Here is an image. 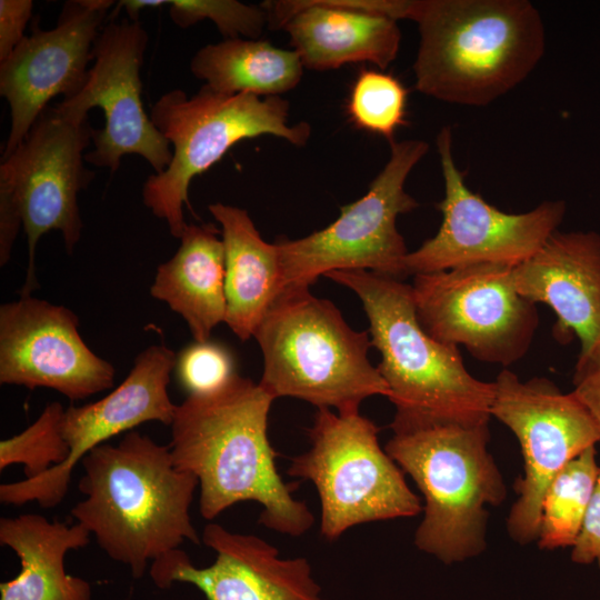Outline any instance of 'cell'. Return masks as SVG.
Here are the masks:
<instances>
[{
	"label": "cell",
	"mask_w": 600,
	"mask_h": 600,
	"mask_svg": "<svg viewBox=\"0 0 600 600\" xmlns=\"http://www.w3.org/2000/svg\"><path fill=\"white\" fill-rule=\"evenodd\" d=\"M273 400L238 373L213 392L189 394L176 404L169 447L174 466L198 480L204 519L213 520L238 502L256 501L262 508L260 524L300 537L314 518L278 472L268 438Z\"/></svg>",
	"instance_id": "6da1fadb"
},
{
	"label": "cell",
	"mask_w": 600,
	"mask_h": 600,
	"mask_svg": "<svg viewBox=\"0 0 600 600\" xmlns=\"http://www.w3.org/2000/svg\"><path fill=\"white\" fill-rule=\"evenodd\" d=\"M86 498L72 518L93 534L107 556L134 579L184 541L200 543L190 507L198 480L179 470L170 447L129 431L118 444L92 449L80 461Z\"/></svg>",
	"instance_id": "7a4b0ae2"
},
{
	"label": "cell",
	"mask_w": 600,
	"mask_h": 600,
	"mask_svg": "<svg viewBox=\"0 0 600 600\" xmlns=\"http://www.w3.org/2000/svg\"><path fill=\"white\" fill-rule=\"evenodd\" d=\"M414 87L437 100L487 106L521 83L546 48L539 10L527 0H417Z\"/></svg>",
	"instance_id": "3957f363"
},
{
	"label": "cell",
	"mask_w": 600,
	"mask_h": 600,
	"mask_svg": "<svg viewBox=\"0 0 600 600\" xmlns=\"http://www.w3.org/2000/svg\"><path fill=\"white\" fill-rule=\"evenodd\" d=\"M387 453L423 496L414 546L446 564L487 548L489 512L507 498L503 477L488 449L489 422L393 417Z\"/></svg>",
	"instance_id": "277c9868"
},
{
	"label": "cell",
	"mask_w": 600,
	"mask_h": 600,
	"mask_svg": "<svg viewBox=\"0 0 600 600\" xmlns=\"http://www.w3.org/2000/svg\"><path fill=\"white\" fill-rule=\"evenodd\" d=\"M353 291L369 321L377 366L396 408L394 417L489 422L493 382L473 377L457 346L431 337L420 324L411 284L366 270L327 273Z\"/></svg>",
	"instance_id": "5b68a950"
},
{
	"label": "cell",
	"mask_w": 600,
	"mask_h": 600,
	"mask_svg": "<svg viewBox=\"0 0 600 600\" xmlns=\"http://www.w3.org/2000/svg\"><path fill=\"white\" fill-rule=\"evenodd\" d=\"M253 337L263 357L258 383L273 399L292 397L352 413L369 397H390L368 358L369 332L353 330L331 301L309 288L284 289Z\"/></svg>",
	"instance_id": "8992f818"
},
{
	"label": "cell",
	"mask_w": 600,
	"mask_h": 600,
	"mask_svg": "<svg viewBox=\"0 0 600 600\" xmlns=\"http://www.w3.org/2000/svg\"><path fill=\"white\" fill-rule=\"evenodd\" d=\"M289 107L281 97L224 94L206 84L191 98L179 89L163 93L152 104L150 118L172 146V160L163 172L146 180L143 203L180 239L188 226L183 206L191 208V181L236 143L270 134L296 147L307 144L311 127L306 121L290 124Z\"/></svg>",
	"instance_id": "52a82bcc"
},
{
	"label": "cell",
	"mask_w": 600,
	"mask_h": 600,
	"mask_svg": "<svg viewBox=\"0 0 600 600\" xmlns=\"http://www.w3.org/2000/svg\"><path fill=\"white\" fill-rule=\"evenodd\" d=\"M379 428L360 411L320 408L308 429L310 448L291 459L287 473L318 492L320 533L328 541L358 524L411 518L422 511L404 473L382 449Z\"/></svg>",
	"instance_id": "ba28073f"
},
{
	"label": "cell",
	"mask_w": 600,
	"mask_h": 600,
	"mask_svg": "<svg viewBox=\"0 0 600 600\" xmlns=\"http://www.w3.org/2000/svg\"><path fill=\"white\" fill-rule=\"evenodd\" d=\"M428 150L420 139L392 141L389 160L366 194L342 207L337 220L303 238L277 242L284 289L309 288L320 276L339 270L406 277L409 252L397 218L419 207L404 184Z\"/></svg>",
	"instance_id": "9c48e42d"
},
{
	"label": "cell",
	"mask_w": 600,
	"mask_h": 600,
	"mask_svg": "<svg viewBox=\"0 0 600 600\" xmlns=\"http://www.w3.org/2000/svg\"><path fill=\"white\" fill-rule=\"evenodd\" d=\"M512 267L477 263L413 276L418 320L434 339L479 361L509 367L528 352L537 304L516 289Z\"/></svg>",
	"instance_id": "30bf717a"
},
{
	"label": "cell",
	"mask_w": 600,
	"mask_h": 600,
	"mask_svg": "<svg viewBox=\"0 0 600 600\" xmlns=\"http://www.w3.org/2000/svg\"><path fill=\"white\" fill-rule=\"evenodd\" d=\"M493 382L490 414L519 441L523 473L513 484L518 499L506 521L510 538L537 542L541 504L550 482L572 459L600 441V431L584 404L550 379L521 381L503 369Z\"/></svg>",
	"instance_id": "8fae6325"
},
{
	"label": "cell",
	"mask_w": 600,
	"mask_h": 600,
	"mask_svg": "<svg viewBox=\"0 0 600 600\" xmlns=\"http://www.w3.org/2000/svg\"><path fill=\"white\" fill-rule=\"evenodd\" d=\"M437 149L444 197L438 232L406 257L407 276L446 271L477 263L517 267L558 231L566 214L563 200H546L523 213H508L470 190L456 164L452 129L443 127Z\"/></svg>",
	"instance_id": "7c38bea8"
},
{
	"label": "cell",
	"mask_w": 600,
	"mask_h": 600,
	"mask_svg": "<svg viewBox=\"0 0 600 600\" xmlns=\"http://www.w3.org/2000/svg\"><path fill=\"white\" fill-rule=\"evenodd\" d=\"M92 131L89 119L76 121L48 106L26 139L1 161L0 188L13 197L28 241L29 263L20 296H31L40 287L34 256L46 232L59 230L69 254L80 240L83 223L78 194L94 178L83 154Z\"/></svg>",
	"instance_id": "4fadbf2b"
},
{
	"label": "cell",
	"mask_w": 600,
	"mask_h": 600,
	"mask_svg": "<svg viewBox=\"0 0 600 600\" xmlns=\"http://www.w3.org/2000/svg\"><path fill=\"white\" fill-rule=\"evenodd\" d=\"M148 40L138 21L108 22L93 43V66L82 89L54 106L60 114L76 121L89 119L91 108L102 109L104 126L93 129L94 149L84 154V161L112 173L127 154L142 157L156 174L172 160L170 142L148 117L141 100L140 70Z\"/></svg>",
	"instance_id": "5bb4252c"
},
{
	"label": "cell",
	"mask_w": 600,
	"mask_h": 600,
	"mask_svg": "<svg viewBox=\"0 0 600 600\" xmlns=\"http://www.w3.org/2000/svg\"><path fill=\"white\" fill-rule=\"evenodd\" d=\"M114 367L82 340L67 307L32 296L0 307V383L53 389L71 401L113 386Z\"/></svg>",
	"instance_id": "9a60e30c"
},
{
	"label": "cell",
	"mask_w": 600,
	"mask_h": 600,
	"mask_svg": "<svg viewBox=\"0 0 600 600\" xmlns=\"http://www.w3.org/2000/svg\"><path fill=\"white\" fill-rule=\"evenodd\" d=\"M110 0H73L64 3L50 30L33 24L13 52L0 62V94L10 107L11 127L2 159L26 139L49 101L68 99L83 87Z\"/></svg>",
	"instance_id": "2e32d148"
},
{
	"label": "cell",
	"mask_w": 600,
	"mask_h": 600,
	"mask_svg": "<svg viewBox=\"0 0 600 600\" xmlns=\"http://www.w3.org/2000/svg\"><path fill=\"white\" fill-rule=\"evenodd\" d=\"M261 6L268 28L289 34L303 68L324 71L353 62L386 69L400 49L398 20L412 19L416 0H282Z\"/></svg>",
	"instance_id": "e0dca14e"
},
{
	"label": "cell",
	"mask_w": 600,
	"mask_h": 600,
	"mask_svg": "<svg viewBox=\"0 0 600 600\" xmlns=\"http://www.w3.org/2000/svg\"><path fill=\"white\" fill-rule=\"evenodd\" d=\"M176 362L174 352L167 346H150L137 356L129 374L109 394L81 407H68L62 432L70 449L69 457L64 463L37 478L24 479L20 486L23 498L44 509L54 508L69 490L74 467L92 449L144 422L170 426L176 404L169 397L168 386Z\"/></svg>",
	"instance_id": "ac0fdd59"
},
{
	"label": "cell",
	"mask_w": 600,
	"mask_h": 600,
	"mask_svg": "<svg viewBox=\"0 0 600 600\" xmlns=\"http://www.w3.org/2000/svg\"><path fill=\"white\" fill-rule=\"evenodd\" d=\"M202 542L216 552L203 568L177 549L151 563L150 576L160 589L173 582L198 588L208 600H327L304 557L282 558L266 540L208 523Z\"/></svg>",
	"instance_id": "d6986e66"
},
{
	"label": "cell",
	"mask_w": 600,
	"mask_h": 600,
	"mask_svg": "<svg viewBox=\"0 0 600 600\" xmlns=\"http://www.w3.org/2000/svg\"><path fill=\"white\" fill-rule=\"evenodd\" d=\"M512 276L522 297L552 309L559 343L578 339L583 353L600 341V233L556 231Z\"/></svg>",
	"instance_id": "ffe728a7"
},
{
	"label": "cell",
	"mask_w": 600,
	"mask_h": 600,
	"mask_svg": "<svg viewBox=\"0 0 600 600\" xmlns=\"http://www.w3.org/2000/svg\"><path fill=\"white\" fill-rule=\"evenodd\" d=\"M90 541L80 523L68 526L41 514L23 513L0 519V544L20 560V572L0 583V600H91V584L66 571L68 551Z\"/></svg>",
	"instance_id": "44dd1931"
},
{
	"label": "cell",
	"mask_w": 600,
	"mask_h": 600,
	"mask_svg": "<svg viewBox=\"0 0 600 600\" xmlns=\"http://www.w3.org/2000/svg\"><path fill=\"white\" fill-rule=\"evenodd\" d=\"M209 211L224 246V322L246 341L284 289L279 251L261 238L247 210L217 202Z\"/></svg>",
	"instance_id": "7402d4cb"
},
{
	"label": "cell",
	"mask_w": 600,
	"mask_h": 600,
	"mask_svg": "<svg viewBox=\"0 0 600 600\" xmlns=\"http://www.w3.org/2000/svg\"><path fill=\"white\" fill-rule=\"evenodd\" d=\"M213 223L188 224L180 247L157 268L151 296L187 322L197 342L226 319L224 246Z\"/></svg>",
	"instance_id": "603a6c76"
},
{
	"label": "cell",
	"mask_w": 600,
	"mask_h": 600,
	"mask_svg": "<svg viewBox=\"0 0 600 600\" xmlns=\"http://www.w3.org/2000/svg\"><path fill=\"white\" fill-rule=\"evenodd\" d=\"M303 64L293 49L261 39H224L200 48L190 61L192 74L213 91L280 97L301 81Z\"/></svg>",
	"instance_id": "cb8c5ba5"
},
{
	"label": "cell",
	"mask_w": 600,
	"mask_h": 600,
	"mask_svg": "<svg viewBox=\"0 0 600 600\" xmlns=\"http://www.w3.org/2000/svg\"><path fill=\"white\" fill-rule=\"evenodd\" d=\"M600 467L596 446L566 464L543 496L537 544L541 550L572 547L580 533Z\"/></svg>",
	"instance_id": "d4e9b609"
},
{
	"label": "cell",
	"mask_w": 600,
	"mask_h": 600,
	"mask_svg": "<svg viewBox=\"0 0 600 600\" xmlns=\"http://www.w3.org/2000/svg\"><path fill=\"white\" fill-rule=\"evenodd\" d=\"M163 4L169 6V16L178 27L189 28L209 19L224 39H259L268 27V16L261 4L236 0H124L118 2L116 10L124 8L130 20L138 21L142 9Z\"/></svg>",
	"instance_id": "484cf974"
},
{
	"label": "cell",
	"mask_w": 600,
	"mask_h": 600,
	"mask_svg": "<svg viewBox=\"0 0 600 600\" xmlns=\"http://www.w3.org/2000/svg\"><path fill=\"white\" fill-rule=\"evenodd\" d=\"M64 411L60 402H50L28 428L2 440L0 470L22 464L24 479H33L64 463L70 453L62 432Z\"/></svg>",
	"instance_id": "4316f807"
},
{
	"label": "cell",
	"mask_w": 600,
	"mask_h": 600,
	"mask_svg": "<svg viewBox=\"0 0 600 600\" xmlns=\"http://www.w3.org/2000/svg\"><path fill=\"white\" fill-rule=\"evenodd\" d=\"M407 98L408 90L399 79L364 69L353 82L347 112L357 128L392 142L396 130L406 124Z\"/></svg>",
	"instance_id": "83f0119b"
},
{
	"label": "cell",
	"mask_w": 600,
	"mask_h": 600,
	"mask_svg": "<svg viewBox=\"0 0 600 600\" xmlns=\"http://www.w3.org/2000/svg\"><path fill=\"white\" fill-rule=\"evenodd\" d=\"M177 374L189 394H206L227 384L233 376L234 362L222 344L197 342L184 348L176 362Z\"/></svg>",
	"instance_id": "f1b7e54d"
},
{
	"label": "cell",
	"mask_w": 600,
	"mask_h": 600,
	"mask_svg": "<svg viewBox=\"0 0 600 600\" xmlns=\"http://www.w3.org/2000/svg\"><path fill=\"white\" fill-rule=\"evenodd\" d=\"M572 384V392L588 409L600 431V341L579 353Z\"/></svg>",
	"instance_id": "f546056e"
},
{
	"label": "cell",
	"mask_w": 600,
	"mask_h": 600,
	"mask_svg": "<svg viewBox=\"0 0 600 600\" xmlns=\"http://www.w3.org/2000/svg\"><path fill=\"white\" fill-rule=\"evenodd\" d=\"M571 548L572 562L578 564L596 562L600 569V471L587 507L580 533Z\"/></svg>",
	"instance_id": "4dcf8cb0"
},
{
	"label": "cell",
	"mask_w": 600,
	"mask_h": 600,
	"mask_svg": "<svg viewBox=\"0 0 600 600\" xmlns=\"http://www.w3.org/2000/svg\"><path fill=\"white\" fill-rule=\"evenodd\" d=\"M31 0H0V62L4 61L26 37L31 19Z\"/></svg>",
	"instance_id": "1f68e13d"
}]
</instances>
